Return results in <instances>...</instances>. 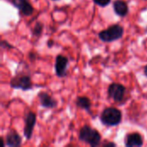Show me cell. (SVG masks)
Instances as JSON below:
<instances>
[{
    "instance_id": "1",
    "label": "cell",
    "mask_w": 147,
    "mask_h": 147,
    "mask_svg": "<svg viewBox=\"0 0 147 147\" xmlns=\"http://www.w3.org/2000/svg\"><path fill=\"white\" fill-rule=\"evenodd\" d=\"M78 139L80 141L88 144L91 147H96L101 145L102 136L96 129L85 125L80 128Z\"/></svg>"
},
{
    "instance_id": "2",
    "label": "cell",
    "mask_w": 147,
    "mask_h": 147,
    "mask_svg": "<svg viewBox=\"0 0 147 147\" xmlns=\"http://www.w3.org/2000/svg\"><path fill=\"white\" fill-rule=\"evenodd\" d=\"M122 120V113L120 109L109 107L102 110L100 115L101 122L106 127H115L118 126Z\"/></svg>"
},
{
    "instance_id": "3",
    "label": "cell",
    "mask_w": 147,
    "mask_h": 147,
    "mask_svg": "<svg viewBox=\"0 0 147 147\" xmlns=\"http://www.w3.org/2000/svg\"><path fill=\"white\" fill-rule=\"evenodd\" d=\"M124 34V28L120 24H114L109 26L108 28L102 30L98 34L99 39L105 43H109L120 40Z\"/></svg>"
},
{
    "instance_id": "4",
    "label": "cell",
    "mask_w": 147,
    "mask_h": 147,
    "mask_svg": "<svg viewBox=\"0 0 147 147\" xmlns=\"http://www.w3.org/2000/svg\"><path fill=\"white\" fill-rule=\"evenodd\" d=\"M9 85L12 89L22 90L23 91L30 90L33 89L31 78L28 75H19L12 78L9 82Z\"/></svg>"
},
{
    "instance_id": "5",
    "label": "cell",
    "mask_w": 147,
    "mask_h": 147,
    "mask_svg": "<svg viewBox=\"0 0 147 147\" xmlns=\"http://www.w3.org/2000/svg\"><path fill=\"white\" fill-rule=\"evenodd\" d=\"M126 93V88L124 85L119 83H112L108 87V96L116 102H120L123 100Z\"/></svg>"
},
{
    "instance_id": "6",
    "label": "cell",
    "mask_w": 147,
    "mask_h": 147,
    "mask_svg": "<svg viewBox=\"0 0 147 147\" xmlns=\"http://www.w3.org/2000/svg\"><path fill=\"white\" fill-rule=\"evenodd\" d=\"M68 63H69V59L67 57L62 54H59L56 56L55 63H54V71L58 78H62L66 77Z\"/></svg>"
},
{
    "instance_id": "7",
    "label": "cell",
    "mask_w": 147,
    "mask_h": 147,
    "mask_svg": "<svg viewBox=\"0 0 147 147\" xmlns=\"http://www.w3.org/2000/svg\"><path fill=\"white\" fill-rule=\"evenodd\" d=\"M36 123V115L35 113L29 111L25 115L24 118V129H23V134L27 140H31L33 136V131L34 128Z\"/></svg>"
},
{
    "instance_id": "8",
    "label": "cell",
    "mask_w": 147,
    "mask_h": 147,
    "mask_svg": "<svg viewBox=\"0 0 147 147\" xmlns=\"http://www.w3.org/2000/svg\"><path fill=\"white\" fill-rule=\"evenodd\" d=\"M14 7H16L20 14L23 16H30L34 13V7L28 0H8Z\"/></svg>"
},
{
    "instance_id": "9",
    "label": "cell",
    "mask_w": 147,
    "mask_h": 147,
    "mask_svg": "<svg viewBox=\"0 0 147 147\" xmlns=\"http://www.w3.org/2000/svg\"><path fill=\"white\" fill-rule=\"evenodd\" d=\"M38 99L40 106L45 109H54L58 105V102L45 91H40L38 93Z\"/></svg>"
},
{
    "instance_id": "10",
    "label": "cell",
    "mask_w": 147,
    "mask_h": 147,
    "mask_svg": "<svg viewBox=\"0 0 147 147\" xmlns=\"http://www.w3.org/2000/svg\"><path fill=\"white\" fill-rule=\"evenodd\" d=\"M143 138L140 133L128 134L125 139V146L127 147H141L143 146Z\"/></svg>"
},
{
    "instance_id": "11",
    "label": "cell",
    "mask_w": 147,
    "mask_h": 147,
    "mask_svg": "<svg viewBox=\"0 0 147 147\" xmlns=\"http://www.w3.org/2000/svg\"><path fill=\"white\" fill-rule=\"evenodd\" d=\"M22 145V137L16 130L9 131L5 136V146L9 147H19Z\"/></svg>"
},
{
    "instance_id": "12",
    "label": "cell",
    "mask_w": 147,
    "mask_h": 147,
    "mask_svg": "<svg viewBox=\"0 0 147 147\" xmlns=\"http://www.w3.org/2000/svg\"><path fill=\"white\" fill-rule=\"evenodd\" d=\"M113 9L115 13L121 16V17H125L128 12H129V9H128V5L126 1L124 0H115L113 3Z\"/></svg>"
},
{
    "instance_id": "13",
    "label": "cell",
    "mask_w": 147,
    "mask_h": 147,
    "mask_svg": "<svg viewBox=\"0 0 147 147\" xmlns=\"http://www.w3.org/2000/svg\"><path fill=\"white\" fill-rule=\"evenodd\" d=\"M76 106L81 109H84L87 111L89 114L90 113V108H91V101L87 96H78L76 99Z\"/></svg>"
},
{
    "instance_id": "14",
    "label": "cell",
    "mask_w": 147,
    "mask_h": 147,
    "mask_svg": "<svg viewBox=\"0 0 147 147\" xmlns=\"http://www.w3.org/2000/svg\"><path fill=\"white\" fill-rule=\"evenodd\" d=\"M43 23L42 22H37L33 29H32V35L35 38H39L41 34H42V32H43Z\"/></svg>"
},
{
    "instance_id": "15",
    "label": "cell",
    "mask_w": 147,
    "mask_h": 147,
    "mask_svg": "<svg viewBox=\"0 0 147 147\" xmlns=\"http://www.w3.org/2000/svg\"><path fill=\"white\" fill-rule=\"evenodd\" d=\"M93 2H94L96 5H98V6L106 7V6H108V5L110 3L111 0H93Z\"/></svg>"
},
{
    "instance_id": "16",
    "label": "cell",
    "mask_w": 147,
    "mask_h": 147,
    "mask_svg": "<svg viewBox=\"0 0 147 147\" xmlns=\"http://www.w3.org/2000/svg\"><path fill=\"white\" fill-rule=\"evenodd\" d=\"M0 45H1V47L3 49H12L14 47L11 44H9L7 40H4L1 41Z\"/></svg>"
},
{
    "instance_id": "17",
    "label": "cell",
    "mask_w": 147,
    "mask_h": 147,
    "mask_svg": "<svg viewBox=\"0 0 147 147\" xmlns=\"http://www.w3.org/2000/svg\"><path fill=\"white\" fill-rule=\"evenodd\" d=\"M116 145L114 142H106L102 144V146H115Z\"/></svg>"
},
{
    "instance_id": "18",
    "label": "cell",
    "mask_w": 147,
    "mask_h": 147,
    "mask_svg": "<svg viewBox=\"0 0 147 147\" xmlns=\"http://www.w3.org/2000/svg\"><path fill=\"white\" fill-rule=\"evenodd\" d=\"M47 45L48 47H52L54 45V41H53V40H48V41L47 42Z\"/></svg>"
},
{
    "instance_id": "19",
    "label": "cell",
    "mask_w": 147,
    "mask_h": 147,
    "mask_svg": "<svg viewBox=\"0 0 147 147\" xmlns=\"http://www.w3.org/2000/svg\"><path fill=\"white\" fill-rule=\"evenodd\" d=\"M144 74H145V76L147 78V65L144 67Z\"/></svg>"
},
{
    "instance_id": "20",
    "label": "cell",
    "mask_w": 147,
    "mask_h": 147,
    "mask_svg": "<svg viewBox=\"0 0 147 147\" xmlns=\"http://www.w3.org/2000/svg\"><path fill=\"white\" fill-rule=\"evenodd\" d=\"M52 1H54V2H58V1H59V0H52Z\"/></svg>"
},
{
    "instance_id": "21",
    "label": "cell",
    "mask_w": 147,
    "mask_h": 147,
    "mask_svg": "<svg viewBox=\"0 0 147 147\" xmlns=\"http://www.w3.org/2000/svg\"><path fill=\"white\" fill-rule=\"evenodd\" d=\"M146 1H147V0H146Z\"/></svg>"
}]
</instances>
